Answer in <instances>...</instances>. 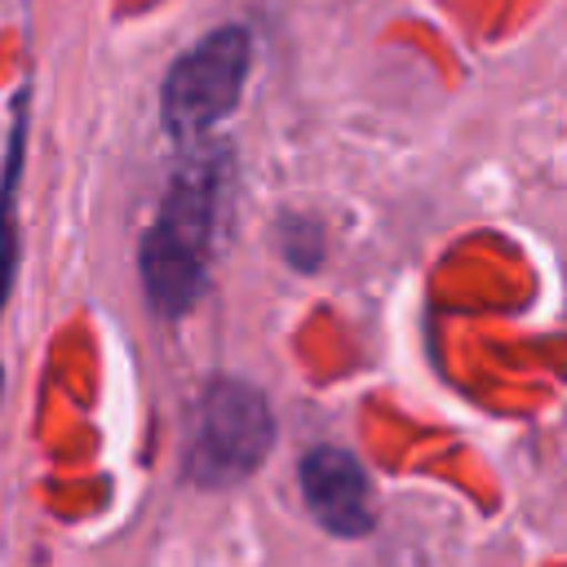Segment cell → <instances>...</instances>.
I'll use <instances>...</instances> for the list:
<instances>
[{
    "label": "cell",
    "instance_id": "cell-1",
    "mask_svg": "<svg viewBox=\"0 0 567 567\" xmlns=\"http://www.w3.org/2000/svg\"><path fill=\"white\" fill-rule=\"evenodd\" d=\"M217 213H221V159L186 164L173 177L137 252L142 288L159 315H186L204 292Z\"/></svg>",
    "mask_w": 567,
    "mask_h": 567
},
{
    "label": "cell",
    "instance_id": "cell-4",
    "mask_svg": "<svg viewBox=\"0 0 567 567\" xmlns=\"http://www.w3.org/2000/svg\"><path fill=\"white\" fill-rule=\"evenodd\" d=\"M301 496L332 536L372 532V483L341 447H310L301 456Z\"/></svg>",
    "mask_w": 567,
    "mask_h": 567
},
{
    "label": "cell",
    "instance_id": "cell-5",
    "mask_svg": "<svg viewBox=\"0 0 567 567\" xmlns=\"http://www.w3.org/2000/svg\"><path fill=\"white\" fill-rule=\"evenodd\" d=\"M22 142H27V97L18 102V120L9 133V155H4V173H0V310L9 301V284H13V204H18V182H22Z\"/></svg>",
    "mask_w": 567,
    "mask_h": 567
},
{
    "label": "cell",
    "instance_id": "cell-2",
    "mask_svg": "<svg viewBox=\"0 0 567 567\" xmlns=\"http://www.w3.org/2000/svg\"><path fill=\"white\" fill-rule=\"evenodd\" d=\"M275 421L266 408V394L248 381L217 377L204 385L190 421V447H186V474L199 487H230L244 483L270 452Z\"/></svg>",
    "mask_w": 567,
    "mask_h": 567
},
{
    "label": "cell",
    "instance_id": "cell-3",
    "mask_svg": "<svg viewBox=\"0 0 567 567\" xmlns=\"http://www.w3.org/2000/svg\"><path fill=\"white\" fill-rule=\"evenodd\" d=\"M248 62H252V44L244 27H221L204 35L164 75V93H159L164 124L177 137L208 133L217 120H226L239 106Z\"/></svg>",
    "mask_w": 567,
    "mask_h": 567
}]
</instances>
